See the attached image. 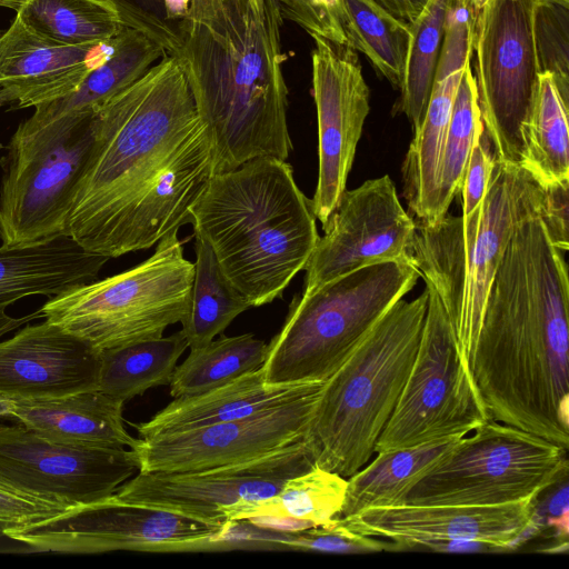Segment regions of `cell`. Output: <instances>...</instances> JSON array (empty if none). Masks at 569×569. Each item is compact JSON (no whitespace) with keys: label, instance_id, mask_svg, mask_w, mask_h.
Returning a JSON list of instances; mask_svg holds the SVG:
<instances>
[{"label":"cell","instance_id":"obj_1","mask_svg":"<svg viewBox=\"0 0 569 569\" xmlns=\"http://www.w3.org/2000/svg\"><path fill=\"white\" fill-rule=\"evenodd\" d=\"M212 176L208 134L184 63L167 54L93 112V142L67 236L117 258L182 224Z\"/></svg>","mask_w":569,"mask_h":569},{"label":"cell","instance_id":"obj_2","mask_svg":"<svg viewBox=\"0 0 569 569\" xmlns=\"http://www.w3.org/2000/svg\"><path fill=\"white\" fill-rule=\"evenodd\" d=\"M541 199L517 222L487 296L471 373L490 419L569 449V283Z\"/></svg>","mask_w":569,"mask_h":569},{"label":"cell","instance_id":"obj_3","mask_svg":"<svg viewBox=\"0 0 569 569\" xmlns=\"http://www.w3.org/2000/svg\"><path fill=\"white\" fill-rule=\"evenodd\" d=\"M282 16L276 0L249 1L220 28L183 20L181 57L204 124L212 174L260 158H289Z\"/></svg>","mask_w":569,"mask_h":569},{"label":"cell","instance_id":"obj_4","mask_svg":"<svg viewBox=\"0 0 569 569\" xmlns=\"http://www.w3.org/2000/svg\"><path fill=\"white\" fill-rule=\"evenodd\" d=\"M190 216L194 233L251 307L282 296L320 237L291 164L272 157L212 174Z\"/></svg>","mask_w":569,"mask_h":569},{"label":"cell","instance_id":"obj_5","mask_svg":"<svg viewBox=\"0 0 569 569\" xmlns=\"http://www.w3.org/2000/svg\"><path fill=\"white\" fill-rule=\"evenodd\" d=\"M427 303V288L396 301L325 381L303 439L315 466L349 478L371 460L412 367Z\"/></svg>","mask_w":569,"mask_h":569},{"label":"cell","instance_id":"obj_6","mask_svg":"<svg viewBox=\"0 0 569 569\" xmlns=\"http://www.w3.org/2000/svg\"><path fill=\"white\" fill-rule=\"evenodd\" d=\"M542 188L522 167L495 161L486 196L470 214L416 221L411 260L439 297L470 370L487 296L519 219Z\"/></svg>","mask_w":569,"mask_h":569},{"label":"cell","instance_id":"obj_7","mask_svg":"<svg viewBox=\"0 0 569 569\" xmlns=\"http://www.w3.org/2000/svg\"><path fill=\"white\" fill-rule=\"evenodd\" d=\"M411 258L367 266L295 296L261 366L269 386L325 382L417 283Z\"/></svg>","mask_w":569,"mask_h":569},{"label":"cell","instance_id":"obj_8","mask_svg":"<svg viewBox=\"0 0 569 569\" xmlns=\"http://www.w3.org/2000/svg\"><path fill=\"white\" fill-rule=\"evenodd\" d=\"M173 230L141 263L51 297L42 318L97 351L158 339L187 316L194 263Z\"/></svg>","mask_w":569,"mask_h":569},{"label":"cell","instance_id":"obj_9","mask_svg":"<svg viewBox=\"0 0 569 569\" xmlns=\"http://www.w3.org/2000/svg\"><path fill=\"white\" fill-rule=\"evenodd\" d=\"M93 142V113L21 122L0 160V240L23 247L67 236L77 183Z\"/></svg>","mask_w":569,"mask_h":569},{"label":"cell","instance_id":"obj_10","mask_svg":"<svg viewBox=\"0 0 569 569\" xmlns=\"http://www.w3.org/2000/svg\"><path fill=\"white\" fill-rule=\"evenodd\" d=\"M459 438L409 490L405 505H503L567 478L568 450L489 419Z\"/></svg>","mask_w":569,"mask_h":569},{"label":"cell","instance_id":"obj_11","mask_svg":"<svg viewBox=\"0 0 569 569\" xmlns=\"http://www.w3.org/2000/svg\"><path fill=\"white\" fill-rule=\"evenodd\" d=\"M426 288L418 350L375 453L461 438L490 419L448 315L435 290Z\"/></svg>","mask_w":569,"mask_h":569},{"label":"cell","instance_id":"obj_12","mask_svg":"<svg viewBox=\"0 0 569 569\" xmlns=\"http://www.w3.org/2000/svg\"><path fill=\"white\" fill-rule=\"evenodd\" d=\"M538 0H489L476 23V84L485 131L497 161L521 167L522 129L538 88L533 41Z\"/></svg>","mask_w":569,"mask_h":569},{"label":"cell","instance_id":"obj_13","mask_svg":"<svg viewBox=\"0 0 569 569\" xmlns=\"http://www.w3.org/2000/svg\"><path fill=\"white\" fill-rule=\"evenodd\" d=\"M230 526L124 502L112 495L96 502L69 507L59 515L30 525L11 528L4 537L41 552H179L208 549Z\"/></svg>","mask_w":569,"mask_h":569},{"label":"cell","instance_id":"obj_14","mask_svg":"<svg viewBox=\"0 0 569 569\" xmlns=\"http://www.w3.org/2000/svg\"><path fill=\"white\" fill-rule=\"evenodd\" d=\"M315 467L302 439L257 459L203 470L140 472L113 493L121 501L230 525L248 506L274 496L284 482Z\"/></svg>","mask_w":569,"mask_h":569},{"label":"cell","instance_id":"obj_15","mask_svg":"<svg viewBox=\"0 0 569 569\" xmlns=\"http://www.w3.org/2000/svg\"><path fill=\"white\" fill-rule=\"evenodd\" d=\"M137 471L132 449L56 441L23 425H0V480L68 508L112 496Z\"/></svg>","mask_w":569,"mask_h":569},{"label":"cell","instance_id":"obj_16","mask_svg":"<svg viewBox=\"0 0 569 569\" xmlns=\"http://www.w3.org/2000/svg\"><path fill=\"white\" fill-rule=\"evenodd\" d=\"M325 382L244 418L138 439L140 472L203 470L257 459L305 439Z\"/></svg>","mask_w":569,"mask_h":569},{"label":"cell","instance_id":"obj_17","mask_svg":"<svg viewBox=\"0 0 569 569\" xmlns=\"http://www.w3.org/2000/svg\"><path fill=\"white\" fill-rule=\"evenodd\" d=\"M305 267L302 293L360 268L411 258L416 221L389 176L345 190Z\"/></svg>","mask_w":569,"mask_h":569},{"label":"cell","instance_id":"obj_18","mask_svg":"<svg viewBox=\"0 0 569 569\" xmlns=\"http://www.w3.org/2000/svg\"><path fill=\"white\" fill-rule=\"evenodd\" d=\"M312 96L318 120L319 170L312 211L323 227L346 190L370 110L359 57L347 43L311 36Z\"/></svg>","mask_w":569,"mask_h":569},{"label":"cell","instance_id":"obj_19","mask_svg":"<svg viewBox=\"0 0 569 569\" xmlns=\"http://www.w3.org/2000/svg\"><path fill=\"white\" fill-rule=\"evenodd\" d=\"M537 497L503 505H402L338 517L351 531L392 541L395 550L426 548L438 541H478L506 549L533 525Z\"/></svg>","mask_w":569,"mask_h":569},{"label":"cell","instance_id":"obj_20","mask_svg":"<svg viewBox=\"0 0 569 569\" xmlns=\"http://www.w3.org/2000/svg\"><path fill=\"white\" fill-rule=\"evenodd\" d=\"M99 369V351L47 320L0 341V395L13 400L98 389Z\"/></svg>","mask_w":569,"mask_h":569},{"label":"cell","instance_id":"obj_21","mask_svg":"<svg viewBox=\"0 0 569 569\" xmlns=\"http://www.w3.org/2000/svg\"><path fill=\"white\" fill-rule=\"evenodd\" d=\"M117 38L64 44L32 30L16 13L0 34V88L11 92L12 109L34 108L63 98L108 59Z\"/></svg>","mask_w":569,"mask_h":569},{"label":"cell","instance_id":"obj_22","mask_svg":"<svg viewBox=\"0 0 569 569\" xmlns=\"http://www.w3.org/2000/svg\"><path fill=\"white\" fill-rule=\"evenodd\" d=\"M123 403L92 389L53 398L14 399L11 417L51 440L132 449L138 439L124 428Z\"/></svg>","mask_w":569,"mask_h":569},{"label":"cell","instance_id":"obj_23","mask_svg":"<svg viewBox=\"0 0 569 569\" xmlns=\"http://www.w3.org/2000/svg\"><path fill=\"white\" fill-rule=\"evenodd\" d=\"M110 258L84 250L71 237L0 247V310L29 296L54 297L98 279Z\"/></svg>","mask_w":569,"mask_h":569},{"label":"cell","instance_id":"obj_24","mask_svg":"<svg viewBox=\"0 0 569 569\" xmlns=\"http://www.w3.org/2000/svg\"><path fill=\"white\" fill-rule=\"evenodd\" d=\"M322 382L269 386L261 367L208 391L174 398L150 420L133 423L142 438L191 430L248 417Z\"/></svg>","mask_w":569,"mask_h":569},{"label":"cell","instance_id":"obj_25","mask_svg":"<svg viewBox=\"0 0 569 569\" xmlns=\"http://www.w3.org/2000/svg\"><path fill=\"white\" fill-rule=\"evenodd\" d=\"M167 54V50L152 38L139 30L124 28L108 59L93 69L77 90L34 107L33 113L22 122L40 126L69 113H93Z\"/></svg>","mask_w":569,"mask_h":569},{"label":"cell","instance_id":"obj_26","mask_svg":"<svg viewBox=\"0 0 569 569\" xmlns=\"http://www.w3.org/2000/svg\"><path fill=\"white\" fill-rule=\"evenodd\" d=\"M455 439L377 452L359 471L347 478L339 517L362 510L405 505L409 490L453 447Z\"/></svg>","mask_w":569,"mask_h":569},{"label":"cell","instance_id":"obj_27","mask_svg":"<svg viewBox=\"0 0 569 569\" xmlns=\"http://www.w3.org/2000/svg\"><path fill=\"white\" fill-rule=\"evenodd\" d=\"M569 100L553 76L539 73L536 98L522 129L521 167L542 187L569 180Z\"/></svg>","mask_w":569,"mask_h":569},{"label":"cell","instance_id":"obj_28","mask_svg":"<svg viewBox=\"0 0 569 569\" xmlns=\"http://www.w3.org/2000/svg\"><path fill=\"white\" fill-rule=\"evenodd\" d=\"M188 348L181 330L158 339L100 351L98 390L122 402L169 385Z\"/></svg>","mask_w":569,"mask_h":569},{"label":"cell","instance_id":"obj_29","mask_svg":"<svg viewBox=\"0 0 569 569\" xmlns=\"http://www.w3.org/2000/svg\"><path fill=\"white\" fill-rule=\"evenodd\" d=\"M194 273L189 310L181 320L188 348H199L217 336L243 311L251 308L247 299L223 274L209 243L194 233Z\"/></svg>","mask_w":569,"mask_h":569},{"label":"cell","instance_id":"obj_30","mask_svg":"<svg viewBox=\"0 0 569 569\" xmlns=\"http://www.w3.org/2000/svg\"><path fill=\"white\" fill-rule=\"evenodd\" d=\"M346 43L361 51L380 77L401 88L411 31L377 0H342Z\"/></svg>","mask_w":569,"mask_h":569},{"label":"cell","instance_id":"obj_31","mask_svg":"<svg viewBox=\"0 0 569 569\" xmlns=\"http://www.w3.org/2000/svg\"><path fill=\"white\" fill-rule=\"evenodd\" d=\"M267 351L268 345L252 333L220 335L202 347L190 349L188 357L173 371L170 395L174 399L226 385L259 369Z\"/></svg>","mask_w":569,"mask_h":569},{"label":"cell","instance_id":"obj_32","mask_svg":"<svg viewBox=\"0 0 569 569\" xmlns=\"http://www.w3.org/2000/svg\"><path fill=\"white\" fill-rule=\"evenodd\" d=\"M13 10L32 30L71 46L108 41L128 28L98 0H13Z\"/></svg>","mask_w":569,"mask_h":569},{"label":"cell","instance_id":"obj_33","mask_svg":"<svg viewBox=\"0 0 569 569\" xmlns=\"http://www.w3.org/2000/svg\"><path fill=\"white\" fill-rule=\"evenodd\" d=\"M346 489L347 478L315 466L288 479L274 496L246 507L237 521L273 516L329 527L340 516Z\"/></svg>","mask_w":569,"mask_h":569},{"label":"cell","instance_id":"obj_34","mask_svg":"<svg viewBox=\"0 0 569 569\" xmlns=\"http://www.w3.org/2000/svg\"><path fill=\"white\" fill-rule=\"evenodd\" d=\"M448 1L427 0L410 23L411 37L397 108L410 121L413 133L423 121L435 83Z\"/></svg>","mask_w":569,"mask_h":569},{"label":"cell","instance_id":"obj_35","mask_svg":"<svg viewBox=\"0 0 569 569\" xmlns=\"http://www.w3.org/2000/svg\"><path fill=\"white\" fill-rule=\"evenodd\" d=\"M483 130L476 79L469 61L462 69L457 87L439 162L437 219L448 212L457 198L471 150Z\"/></svg>","mask_w":569,"mask_h":569},{"label":"cell","instance_id":"obj_36","mask_svg":"<svg viewBox=\"0 0 569 569\" xmlns=\"http://www.w3.org/2000/svg\"><path fill=\"white\" fill-rule=\"evenodd\" d=\"M533 41L539 72L551 73L560 93L569 100V4L537 2Z\"/></svg>","mask_w":569,"mask_h":569},{"label":"cell","instance_id":"obj_37","mask_svg":"<svg viewBox=\"0 0 569 569\" xmlns=\"http://www.w3.org/2000/svg\"><path fill=\"white\" fill-rule=\"evenodd\" d=\"M479 11L471 0H449L435 81L460 71L473 54Z\"/></svg>","mask_w":569,"mask_h":569},{"label":"cell","instance_id":"obj_38","mask_svg":"<svg viewBox=\"0 0 569 569\" xmlns=\"http://www.w3.org/2000/svg\"><path fill=\"white\" fill-rule=\"evenodd\" d=\"M283 548L333 553H368L395 550L392 541L361 535L346 529L335 521L329 527H313L286 532Z\"/></svg>","mask_w":569,"mask_h":569},{"label":"cell","instance_id":"obj_39","mask_svg":"<svg viewBox=\"0 0 569 569\" xmlns=\"http://www.w3.org/2000/svg\"><path fill=\"white\" fill-rule=\"evenodd\" d=\"M112 7L126 27L141 31L160 43L169 54H178L180 31L168 17L166 0H98Z\"/></svg>","mask_w":569,"mask_h":569},{"label":"cell","instance_id":"obj_40","mask_svg":"<svg viewBox=\"0 0 569 569\" xmlns=\"http://www.w3.org/2000/svg\"><path fill=\"white\" fill-rule=\"evenodd\" d=\"M282 18L289 19L310 36L346 43L341 26L342 0H276Z\"/></svg>","mask_w":569,"mask_h":569},{"label":"cell","instance_id":"obj_41","mask_svg":"<svg viewBox=\"0 0 569 569\" xmlns=\"http://www.w3.org/2000/svg\"><path fill=\"white\" fill-rule=\"evenodd\" d=\"M68 509L67 506L23 492L0 480V536Z\"/></svg>","mask_w":569,"mask_h":569},{"label":"cell","instance_id":"obj_42","mask_svg":"<svg viewBox=\"0 0 569 569\" xmlns=\"http://www.w3.org/2000/svg\"><path fill=\"white\" fill-rule=\"evenodd\" d=\"M495 161L491 142L483 130L471 150L457 196L460 199L461 216L470 214L482 202Z\"/></svg>","mask_w":569,"mask_h":569},{"label":"cell","instance_id":"obj_43","mask_svg":"<svg viewBox=\"0 0 569 569\" xmlns=\"http://www.w3.org/2000/svg\"><path fill=\"white\" fill-rule=\"evenodd\" d=\"M540 217L552 243L563 252L569 247V180L542 187Z\"/></svg>","mask_w":569,"mask_h":569},{"label":"cell","instance_id":"obj_44","mask_svg":"<svg viewBox=\"0 0 569 569\" xmlns=\"http://www.w3.org/2000/svg\"><path fill=\"white\" fill-rule=\"evenodd\" d=\"M250 0H189L184 20L219 28L222 23L239 16Z\"/></svg>","mask_w":569,"mask_h":569},{"label":"cell","instance_id":"obj_45","mask_svg":"<svg viewBox=\"0 0 569 569\" xmlns=\"http://www.w3.org/2000/svg\"><path fill=\"white\" fill-rule=\"evenodd\" d=\"M399 19L412 23L423 9L427 0H377Z\"/></svg>","mask_w":569,"mask_h":569},{"label":"cell","instance_id":"obj_46","mask_svg":"<svg viewBox=\"0 0 569 569\" xmlns=\"http://www.w3.org/2000/svg\"><path fill=\"white\" fill-rule=\"evenodd\" d=\"M39 318H42L40 310L18 318L7 315L6 310H0V338Z\"/></svg>","mask_w":569,"mask_h":569},{"label":"cell","instance_id":"obj_47","mask_svg":"<svg viewBox=\"0 0 569 569\" xmlns=\"http://www.w3.org/2000/svg\"><path fill=\"white\" fill-rule=\"evenodd\" d=\"M548 525L556 529L557 533L568 536V507L548 519Z\"/></svg>","mask_w":569,"mask_h":569},{"label":"cell","instance_id":"obj_48","mask_svg":"<svg viewBox=\"0 0 569 569\" xmlns=\"http://www.w3.org/2000/svg\"><path fill=\"white\" fill-rule=\"evenodd\" d=\"M13 399L0 395V417H11Z\"/></svg>","mask_w":569,"mask_h":569},{"label":"cell","instance_id":"obj_49","mask_svg":"<svg viewBox=\"0 0 569 569\" xmlns=\"http://www.w3.org/2000/svg\"><path fill=\"white\" fill-rule=\"evenodd\" d=\"M13 102L11 92L4 88H0V108Z\"/></svg>","mask_w":569,"mask_h":569},{"label":"cell","instance_id":"obj_50","mask_svg":"<svg viewBox=\"0 0 569 569\" xmlns=\"http://www.w3.org/2000/svg\"><path fill=\"white\" fill-rule=\"evenodd\" d=\"M475 8L479 11L489 0H471Z\"/></svg>","mask_w":569,"mask_h":569},{"label":"cell","instance_id":"obj_51","mask_svg":"<svg viewBox=\"0 0 569 569\" xmlns=\"http://www.w3.org/2000/svg\"><path fill=\"white\" fill-rule=\"evenodd\" d=\"M0 6L13 9V0H0Z\"/></svg>","mask_w":569,"mask_h":569},{"label":"cell","instance_id":"obj_52","mask_svg":"<svg viewBox=\"0 0 569 569\" xmlns=\"http://www.w3.org/2000/svg\"><path fill=\"white\" fill-rule=\"evenodd\" d=\"M538 2H558L569 4V0H538Z\"/></svg>","mask_w":569,"mask_h":569}]
</instances>
